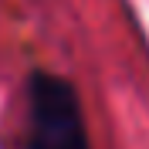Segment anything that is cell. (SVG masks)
<instances>
[{"instance_id": "cell-1", "label": "cell", "mask_w": 149, "mask_h": 149, "mask_svg": "<svg viewBox=\"0 0 149 149\" xmlns=\"http://www.w3.org/2000/svg\"><path fill=\"white\" fill-rule=\"evenodd\" d=\"M27 149H92L81 98L54 71L27 78Z\"/></svg>"}]
</instances>
